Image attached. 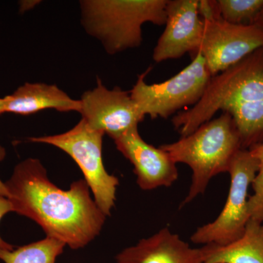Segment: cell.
<instances>
[{
    "instance_id": "obj_4",
    "label": "cell",
    "mask_w": 263,
    "mask_h": 263,
    "mask_svg": "<svg viewBox=\"0 0 263 263\" xmlns=\"http://www.w3.org/2000/svg\"><path fill=\"white\" fill-rule=\"evenodd\" d=\"M168 0H88L81 2L87 32L103 43L109 53L141 44L142 25L162 26Z\"/></svg>"
},
{
    "instance_id": "obj_16",
    "label": "cell",
    "mask_w": 263,
    "mask_h": 263,
    "mask_svg": "<svg viewBox=\"0 0 263 263\" xmlns=\"http://www.w3.org/2000/svg\"><path fill=\"white\" fill-rule=\"evenodd\" d=\"M217 15L236 25L255 24L263 9V0H212Z\"/></svg>"
},
{
    "instance_id": "obj_5",
    "label": "cell",
    "mask_w": 263,
    "mask_h": 263,
    "mask_svg": "<svg viewBox=\"0 0 263 263\" xmlns=\"http://www.w3.org/2000/svg\"><path fill=\"white\" fill-rule=\"evenodd\" d=\"M259 171V162L250 151L240 149L230 164L231 184L226 205L215 221L200 227L191 237L195 243L224 247L245 235L251 219L248 190Z\"/></svg>"
},
{
    "instance_id": "obj_12",
    "label": "cell",
    "mask_w": 263,
    "mask_h": 263,
    "mask_svg": "<svg viewBox=\"0 0 263 263\" xmlns=\"http://www.w3.org/2000/svg\"><path fill=\"white\" fill-rule=\"evenodd\" d=\"M204 256L203 247L192 248L166 228L124 249L116 259L117 263H202Z\"/></svg>"
},
{
    "instance_id": "obj_1",
    "label": "cell",
    "mask_w": 263,
    "mask_h": 263,
    "mask_svg": "<svg viewBox=\"0 0 263 263\" xmlns=\"http://www.w3.org/2000/svg\"><path fill=\"white\" fill-rule=\"evenodd\" d=\"M5 183L13 212L36 221L48 237L71 249L87 245L103 228L106 216L91 199L85 180L65 191L50 181L39 160L29 158L15 166Z\"/></svg>"
},
{
    "instance_id": "obj_3",
    "label": "cell",
    "mask_w": 263,
    "mask_h": 263,
    "mask_svg": "<svg viewBox=\"0 0 263 263\" xmlns=\"http://www.w3.org/2000/svg\"><path fill=\"white\" fill-rule=\"evenodd\" d=\"M160 147L175 163L186 164L193 171L190 193L181 205L203 193L213 177L228 172L235 155L243 149L233 119L227 113L202 124L179 141Z\"/></svg>"
},
{
    "instance_id": "obj_13",
    "label": "cell",
    "mask_w": 263,
    "mask_h": 263,
    "mask_svg": "<svg viewBox=\"0 0 263 263\" xmlns=\"http://www.w3.org/2000/svg\"><path fill=\"white\" fill-rule=\"evenodd\" d=\"M3 114L28 116L46 109L80 112V100H73L56 85L27 84L4 98Z\"/></svg>"
},
{
    "instance_id": "obj_15",
    "label": "cell",
    "mask_w": 263,
    "mask_h": 263,
    "mask_svg": "<svg viewBox=\"0 0 263 263\" xmlns=\"http://www.w3.org/2000/svg\"><path fill=\"white\" fill-rule=\"evenodd\" d=\"M65 246L61 240L47 236L17 249H0V259L4 263H55Z\"/></svg>"
},
{
    "instance_id": "obj_18",
    "label": "cell",
    "mask_w": 263,
    "mask_h": 263,
    "mask_svg": "<svg viewBox=\"0 0 263 263\" xmlns=\"http://www.w3.org/2000/svg\"><path fill=\"white\" fill-rule=\"evenodd\" d=\"M9 212H13V206L9 199L7 197L0 196V221L2 218ZM0 249L13 250V247L10 243L5 242L0 236Z\"/></svg>"
},
{
    "instance_id": "obj_10",
    "label": "cell",
    "mask_w": 263,
    "mask_h": 263,
    "mask_svg": "<svg viewBox=\"0 0 263 263\" xmlns=\"http://www.w3.org/2000/svg\"><path fill=\"white\" fill-rule=\"evenodd\" d=\"M165 29L153 52L156 62L181 58L186 53L193 60L201 46L203 22L199 13V0H168Z\"/></svg>"
},
{
    "instance_id": "obj_21",
    "label": "cell",
    "mask_w": 263,
    "mask_h": 263,
    "mask_svg": "<svg viewBox=\"0 0 263 263\" xmlns=\"http://www.w3.org/2000/svg\"><path fill=\"white\" fill-rule=\"evenodd\" d=\"M4 98H0V115L3 114V107H4Z\"/></svg>"
},
{
    "instance_id": "obj_8",
    "label": "cell",
    "mask_w": 263,
    "mask_h": 263,
    "mask_svg": "<svg viewBox=\"0 0 263 263\" xmlns=\"http://www.w3.org/2000/svg\"><path fill=\"white\" fill-rule=\"evenodd\" d=\"M199 13L204 26L199 52L212 76L218 75L263 47L262 26L228 23L216 13L212 0H200Z\"/></svg>"
},
{
    "instance_id": "obj_19",
    "label": "cell",
    "mask_w": 263,
    "mask_h": 263,
    "mask_svg": "<svg viewBox=\"0 0 263 263\" xmlns=\"http://www.w3.org/2000/svg\"><path fill=\"white\" fill-rule=\"evenodd\" d=\"M5 155H6V153H5V148L0 146V162L4 160ZM0 196L5 197L7 198H8V196H9L5 183H3L1 180H0Z\"/></svg>"
},
{
    "instance_id": "obj_20",
    "label": "cell",
    "mask_w": 263,
    "mask_h": 263,
    "mask_svg": "<svg viewBox=\"0 0 263 263\" xmlns=\"http://www.w3.org/2000/svg\"><path fill=\"white\" fill-rule=\"evenodd\" d=\"M255 24L263 27V9L262 11H261V13H259L258 18H257V21H256Z\"/></svg>"
},
{
    "instance_id": "obj_2",
    "label": "cell",
    "mask_w": 263,
    "mask_h": 263,
    "mask_svg": "<svg viewBox=\"0 0 263 263\" xmlns=\"http://www.w3.org/2000/svg\"><path fill=\"white\" fill-rule=\"evenodd\" d=\"M219 110L233 119L243 149L263 144V47L212 76L198 103L175 115L172 123L187 136Z\"/></svg>"
},
{
    "instance_id": "obj_9",
    "label": "cell",
    "mask_w": 263,
    "mask_h": 263,
    "mask_svg": "<svg viewBox=\"0 0 263 263\" xmlns=\"http://www.w3.org/2000/svg\"><path fill=\"white\" fill-rule=\"evenodd\" d=\"M81 110L86 124L114 140L138 127L145 115L132 98L130 91L120 88L107 89L98 80V86L81 97Z\"/></svg>"
},
{
    "instance_id": "obj_17",
    "label": "cell",
    "mask_w": 263,
    "mask_h": 263,
    "mask_svg": "<svg viewBox=\"0 0 263 263\" xmlns=\"http://www.w3.org/2000/svg\"><path fill=\"white\" fill-rule=\"evenodd\" d=\"M259 162V171L252 183L254 195L249 197L248 209L251 219L263 221V144L249 149Z\"/></svg>"
},
{
    "instance_id": "obj_14",
    "label": "cell",
    "mask_w": 263,
    "mask_h": 263,
    "mask_svg": "<svg viewBox=\"0 0 263 263\" xmlns=\"http://www.w3.org/2000/svg\"><path fill=\"white\" fill-rule=\"evenodd\" d=\"M202 263H263V221L251 219L245 235L231 245L203 246Z\"/></svg>"
},
{
    "instance_id": "obj_6",
    "label": "cell",
    "mask_w": 263,
    "mask_h": 263,
    "mask_svg": "<svg viewBox=\"0 0 263 263\" xmlns=\"http://www.w3.org/2000/svg\"><path fill=\"white\" fill-rule=\"evenodd\" d=\"M148 72L138 76L129 91L142 113L153 119H167L181 108L194 106L201 99L212 77L200 52L177 75L160 84H146L144 79Z\"/></svg>"
},
{
    "instance_id": "obj_11",
    "label": "cell",
    "mask_w": 263,
    "mask_h": 263,
    "mask_svg": "<svg viewBox=\"0 0 263 263\" xmlns=\"http://www.w3.org/2000/svg\"><path fill=\"white\" fill-rule=\"evenodd\" d=\"M117 149L134 166L137 182L143 190L171 186L178 179L176 163L167 152L148 144L131 128L114 140Z\"/></svg>"
},
{
    "instance_id": "obj_7",
    "label": "cell",
    "mask_w": 263,
    "mask_h": 263,
    "mask_svg": "<svg viewBox=\"0 0 263 263\" xmlns=\"http://www.w3.org/2000/svg\"><path fill=\"white\" fill-rule=\"evenodd\" d=\"M104 133L89 127L84 119L70 130L56 136L30 138L35 143H47L70 156L84 175L94 193L95 201L105 216H110L116 200L119 179L108 174L102 159Z\"/></svg>"
}]
</instances>
